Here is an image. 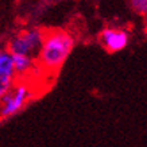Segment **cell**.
I'll list each match as a JSON object with an SVG mask.
<instances>
[{
  "instance_id": "obj_1",
  "label": "cell",
  "mask_w": 147,
  "mask_h": 147,
  "mask_svg": "<svg viewBox=\"0 0 147 147\" xmlns=\"http://www.w3.org/2000/svg\"><path fill=\"white\" fill-rule=\"evenodd\" d=\"M74 38L70 32L54 28L45 32L36 61L42 69L50 73H57L74 47Z\"/></svg>"
},
{
  "instance_id": "obj_2",
  "label": "cell",
  "mask_w": 147,
  "mask_h": 147,
  "mask_svg": "<svg viewBox=\"0 0 147 147\" xmlns=\"http://www.w3.org/2000/svg\"><path fill=\"white\" fill-rule=\"evenodd\" d=\"M32 97L31 89L26 82L13 84L0 97V119H7L16 115Z\"/></svg>"
},
{
  "instance_id": "obj_3",
  "label": "cell",
  "mask_w": 147,
  "mask_h": 147,
  "mask_svg": "<svg viewBox=\"0 0 147 147\" xmlns=\"http://www.w3.org/2000/svg\"><path fill=\"white\" fill-rule=\"evenodd\" d=\"M43 36H45V31L42 28H38V27L27 28L24 31L16 34L9 40L7 50L11 54H23V55L36 58Z\"/></svg>"
},
{
  "instance_id": "obj_4",
  "label": "cell",
  "mask_w": 147,
  "mask_h": 147,
  "mask_svg": "<svg viewBox=\"0 0 147 147\" xmlns=\"http://www.w3.org/2000/svg\"><path fill=\"white\" fill-rule=\"evenodd\" d=\"M129 42L128 32L120 28L107 27L100 32V43L109 53H117L127 47Z\"/></svg>"
},
{
  "instance_id": "obj_5",
  "label": "cell",
  "mask_w": 147,
  "mask_h": 147,
  "mask_svg": "<svg viewBox=\"0 0 147 147\" xmlns=\"http://www.w3.org/2000/svg\"><path fill=\"white\" fill-rule=\"evenodd\" d=\"M13 62V69L16 76H24L34 66V61L35 58L30 57V55H23V54H11Z\"/></svg>"
},
{
  "instance_id": "obj_6",
  "label": "cell",
  "mask_w": 147,
  "mask_h": 147,
  "mask_svg": "<svg viewBox=\"0 0 147 147\" xmlns=\"http://www.w3.org/2000/svg\"><path fill=\"white\" fill-rule=\"evenodd\" d=\"M0 76L15 77L16 78L12 57H11V53L8 50H0Z\"/></svg>"
},
{
  "instance_id": "obj_7",
  "label": "cell",
  "mask_w": 147,
  "mask_h": 147,
  "mask_svg": "<svg viewBox=\"0 0 147 147\" xmlns=\"http://www.w3.org/2000/svg\"><path fill=\"white\" fill-rule=\"evenodd\" d=\"M129 7L135 13L144 16L147 13V0H129Z\"/></svg>"
}]
</instances>
